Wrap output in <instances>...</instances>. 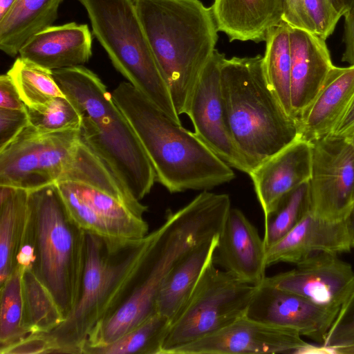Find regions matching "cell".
I'll return each instance as SVG.
<instances>
[{
	"mask_svg": "<svg viewBox=\"0 0 354 354\" xmlns=\"http://www.w3.org/2000/svg\"><path fill=\"white\" fill-rule=\"evenodd\" d=\"M85 266L77 302L64 322L46 333L31 334L35 353L81 354L93 328L111 315L132 290L150 242L109 241L86 233Z\"/></svg>",
	"mask_w": 354,
	"mask_h": 354,
	"instance_id": "obj_1",
	"label": "cell"
},
{
	"mask_svg": "<svg viewBox=\"0 0 354 354\" xmlns=\"http://www.w3.org/2000/svg\"><path fill=\"white\" fill-rule=\"evenodd\" d=\"M145 153L156 180L170 193L209 190L235 178L230 166L161 111L129 82L111 93Z\"/></svg>",
	"mask_w": 354,
	"mask_h": 354,
	"instance_id": "obj_2",
	"label": "cell"
},
{
	"mask_svg": "<svg viewBox=\"0 0 354 354\" xmlns=\"http://www.w3.org/2000/svg\"><path fill=\"white\" fill-rule=\"evenodd\" d=\"M133 2L176 111L185 114L218 38L212 8L200 0Z\"/></svg>",
	"mask_w": 354,
	"mask_h": 354,
	"instance_id": "obj_3",
	"label": "cell"
},
{
	"mask_svg": "<svg viewBox=\"0 0 354 354\" xmlns=\"http://www.w3.org/2000/svg\"><path fill=\"white\" fill-rule=\"evenodd\" d=\"M62 92L84 114L83 141L104 161L129 193L141 201L156 174L130 123L101 79L84 66L53 71Z\"/></svg>",
	"mask_w": 354,
	"mask_h": 354,
	"instance_id": "obj_4",
	"label": "cell"
},
{
	"mask_svg": "<svg viewBox=\"0 0 354 354\" xmlns=\"http://www.w3.org/2000/svg\"><path fill=\"white\" fill-rule=\"evenodd\" d=\"M80 129L42 132L28 124L0 151V185L30 191L73 181L123 199L126 188L83 141Z\"/></svg>",
	"mask_w": 354,
	"mask_h": 354,
	"instance_id": "obj_5",
	"label": "cell"
},
{
	"mask_svg": "<svg viewBox=\"0 0 354 354\" xmlns=\"http://www.w3.org/2000/svg\"><path fill=\"white\" fill-rule=\"evenodd\" d=\"M223 108L234 140L254 169L299 138L263 71V57L225 58L221 69Z\"/></svg>",
	"mask_w": 354,
	"mask_h": 354,
	"instance_id": "obj_6",
	"label": "cell"
},
{
	"mask_svg": "<svg viewBox=\"0 0 354 354\" xmlns=\"http://www.w3.org/2000/svg\"><path fill=\"white\" fill-rule=\"evenodd\" d=\"M28 192V223L35 257L32 270L66 318L80 293L86 232L69 216L56 183Z\"/></svg>",
	"mask_w": 354,
	"mask_h": 354,
	"instance_id": "obj_7",
	"label": "cell"
},
{
	"mask_svg": "<svg viewBox=\"0 0 354 354\" xmlns=\"http://www.w3.org/2000/svg\"><path fill=\"white\" fill-rule=\"evenodd\" d=\"M78 1L115 68L166 115L181 124L133 0Z\"/></svg>",
	"mask_w": 354,
	"mask_h": 354,
	"instance_id": "obj_8",
	"label": "cell"
},
{
	"mask_svg": "<svg viewBox=\"0 0 354 354\" xmlns=\"http://www.w3.org/2000/svg\"><path fill=\"white\" fill-rule=\"evenodd\" d=\"M257 287L210 263L187 303L171 323L162 354H169L246 315Z\"/></svg>",
	"mask_w": 354,
	"mask_h": 354,
	"instance_id": "obj_9",
	"label": "cell"
},
{
	"mask_svg": "<svg viewBox=\"0 0 354 354\" xmlns=\"http://www.w3.org/2000/svg\"><path fill=\"white\" fill-rule=\"evenodd\" d=\"M309 188L313 213L344 218L354 202V148L345 137L330 133L313 142Z\"/></svg>",
	"mask_w": 354,
	"mask_h": 354,
	"instance_id": "obj_10",
	"label": "cell"
},
{
	"mask_svg": "<svg viewBox=\"0 0 354 354\" xmlns=\"http://www.w3.org/2000/svg\"><path fill=\"white\" fill-rule=\"evenodd\" d=\"M225 58L224 54L214 50L196 84L185 114L203 143L232 168L249 175L254 167L238 149L223 108L221 69Z\"/></svg>",
	"mask_w": 354,
	"mask_h": 354,
	"instance_id": "obj_11",
	"label": "cell"
},
{
	"mask_svg": "<svg viewBox=\"0 0 354 354\" xmlns=\"http://www.w3.org/2000/svg\"><path fill=\"white\" fill-rule=\"evenodd\" d=\"M56 184L69 216L86 233L116 241L140 239L149 233L144 218L113 196L83 183Z\"/></svg>",
	"mask_w": 354,
	"mask_h": 354,
	"instance_id": "obj_12",
	"label": "cell"
},
{
	"mask_svg": "<svg viewBox=\"0 0 354 354\" xmlns=\"http://www.w3.org/2000/svg\"><path fill=\"white\" fill-rule=\"evenodd\" d=\"M297 333L245 315L169 354L304 353L309 345Z\"/></svg>",
	"mask_w": 354,
	"mask_h": 354,
	"instance_id": "obj_13",
	"label": "cell"
},
{
	"mask_svg": "<svg viewBox=\"0 0 354 354\" xmlns=\"http://www.w3.org/2000/svg\"><path fill=\"white\" fill-rule=\"evenodd\" d=\"M337 254L317 252L290 270L266 277L263 283L320 306L339 309L354 286V271Z\"/></svg>",
	"mask_w": 354,
	"mask_h": 354,
	"instance_id": "obj_14",
	"label": "cell"
},
{
	"mask_svg": "<svg viewBox=\"0 0 354 354\" xmlns=\"http://www.w3.org/2000/svg\"><path fill=\"white\" fill-rule=\"evenodd\" d=\"M339 310L262 282L257 287L246 316L293 330L322 345Z\"/></svg>",
	"mask_w": 354,
	"mask_h": 354,
	"instance_id": "obj_15",
	"label": "cell"
},
{
	"mask_svg": "<svg viewBox=\"0 0 354 354\" xmlns=\"http://www.w3.org/2000/svg\"><path fill=\"white\" fill-rule=\"evenodd\" d=\"M263 238L239 209L230 208L218 234L213 262L239 279L258 286L266 277Z\"/></svg>",
	"mask_w": 354,
	"mask_h": 354,
	"instance_id": "obj_16",
	"label": "cell"
},
{
	"mask_svg": "<svg viewBox=\"0 0 354 354\" xmlns=\"http://www.w3.org/2000/svg\"><path fill=\"white\" fill-rule=\"evenodd\" d=\"M313 143L298 138L257 166L249 174L266 218L289 192L309 181Z\"/></svg>",
	"mask_w": 354,
	"mask_h": 354,
	"instance_id": "obj_17",
	"label": "cell"
},
{
	"mask_svg": "<svg viewBox=\"0 0 354 354\" xmlns=\"http://www.w3.org/2000/svg\"><path fill=\"white\" fill-rule=\"evenodd\" d=\"M351 245L344 219H324L311 210L284 236L266 250V263L297 264L317 252L338 254L348 252Z\"/></svg>",
	"mask_w": 354,
	"mask_h": 354,
	"instance_id": "obj_18",
	"label": "cell"
},
{
	"mask_svg": "<svg viewBox=\"0 0 354 354\" xmlns=\"http://www.w3.org/2000/svg\"><path fill=\"white\" fill-rule=\"evenodd\" d=\"M291 52V104L297 119L321 88L334 66L326 40L289 26Z\"/></svg>",
	"mask_w": 354,
	"mask_h": 354,
	"instance_id": "obj_19",
	"label": "cell"
},
{
	"mask_svg": "<svg viewBox=\"0 0 354 354\" xmlns=\"http://www.w3.org/2000/svg\"><path fill=\"white\" fill-rule=\"evenodd\" d=\"M19 57L51 71L83 66L92 56V35L87 24L50 26L32 36Z\"/></svg>",
	"mask_w": 354,
	"mask_h": 354,
	"instance_id": "obj_20",
	"label": "cell"
},
{
	"mask_svg": "<svg viewBox=\"0 0 354 354\" xmlns=\"http://www.w3.org/2000/svg\"><path fill=\"white\" fill-rule=\"evenodd\" d=\"M354 96V64L333 66L319 92L297 123L299 138L314 142L330 134Z\"/></svg>",
	"mask_w": 354,
	"mask_h": 354,
	"instance_id": "obj_21",
	"label": "cell"
},
{
	"mask_svg": "<svg viewBox=\"0 0 354 354\" xmlns=\"http://www.w3.org/2000/svg\"><path fill=\"white\" fill-rule=\"evenodd\" d=\"M212 14L220 32L232 41H266L283 23V0H214Z\"/></svg>",
	"mask_w": 354,
	"mask_h": 354,
	"instance_id": "obj_22",
	"label": "cell"
},
{
	"mask_svg": "<svg viewBox=\"0 0 354 354\" xmlns=\"http://www.w3.org/2000/svg\"><path fill=\"white\" fill-rule=\"evenodd\" d=\"M218 234L192 249L165 280L156 300V313L171 323L187 303L204 270L213 261Z\"/></svg>",
	"mask_w": 354,
	"mask_h": 354,
	"instance_id": "obj_23",
	"label": "cell"
},
{
	"mask_svg": "<svg viewBox=\"0 0 354 354\" xmlns=\"http://www.w3.org/2000/svg\"><path fill=\"white\" fill-rule=\"evenodd\" d=\"M64 0H16L0 19V49L10 57L34 35L53 25Z\"/></svg>",
	"mask_w": 354,
	"mask_h": 354,
	"instance_id": "obj_24",
	"label": "cell"
},
{
	"mask_svg": "<svg viewBox=\"0 0 354 354\" xmlns=\"http://www.w3.org/2000/svg\"><path fill=\"white\" fill-rule=\"evenodd\" d=\"M26 189L0 185V286L17 268L28 216Z\"/></svg>",
	"mask_w": 354,
	"mask_h": 354,
	"instance_id": "obj_25",
	"label": "cell"
},
{
	"mask_svg": "<svg viewBox=\"0 0 354 354\" xmlns=\"http://www.w3.org/2000/svg\"><path fill=\"white\" fill-rule=\"evenodd\" d=\"M263 67L266 79L288 115L296 120L291 104V52L289 26L272 28L266 39Z\"/></svg>",
	"mask_w": 354,
	"mask_h": 354,
	"instance_id": "obj_26",
	"label": "cell"
},
{
	"mask_svg": "<svg viewBox=\"0 0 354 354\" xmlns=\"http://www.w3.org/2000/svg\"><path fill=\"white\" fill-rule=\"evenodd\" d=\"M22 294L24 321L30 335L49 333L64 322L51 293L30 269L23 270Z\"/></svg>",
	"mask_w": 354,
	"mask_h": 354,
	"instance_id": "obj_27",
	"label": "cell"
},
{
	"mask_svg": "<svg viewBox=\"0 0 354 354\" xmlns=\"http://www.w3.org/2000/svg\"><path fill=\"white\" fill-rule=\"evenodd\" d=\"M171 322L156 313L112 343L82 348L81 354H162Z\"/></svg>",
	"mask_w": 354,
	"mask_h": 354,
	"instance_id": "obj_28",
	"label": "cell"
},
{
	"mask_svg": "<svg viewBox=\"0 0 354 354\" xmlns=\"http://www.w3.org/2000/svg\"><path fill=\"white\" fill-rule=\"evenodd\" d=\"M22 274L17 267L0 286V354L30 335L24 321Z\"/></svg>",
	"mask_w": 354,
	"mask_h": 354,
	"instance_id": "obj_29",
	"label": "cell"
},
{
	"mask_svg": "<svg viewBox=\"0 0 354 354\" xmlns=\"http://www.w3.org/2000/svg\"><path fill=\"white\" fill-rule=\"evenodd\" d=\"M7 74L27 108L44 104L54 97L65 95L55 81L53 71L20 57Z\"/></svg>",
	"mask_w": 354,
	"mask_h": 354,
	"instance_id": "obj_30",
	"label": "cell"
},
{
	"mask_svg": "<svg viewBox=\"0 0 354 354\" xmlns=\"http://www.w3.org/2000/svg\"><path fill=\"white\" fill-rule=\"evenodd\" d=\"M311 210L309 181L293 189L279 201L264 218L263 242L266 250L291 230Z\"/></svg>",
	"mask_w": 354,
	"mask_h": 354,
	"instance_id": "obj_31",
	"label": "cell"
},
{
	"mask_svg": "<svg viewBox=\"0 0 354 354\" xmlns=\"http://www.w3.org/2000/svg\"><path fill=\"white\" fill-rule=\"evenodd\" d=\"M29 124L42 132L80 128L84 114L66 95L46 103L27 108Z\"/></svg>",
	"mask_w": 354,
	"mask_h": 354,
	"instance_id": "obj_32",
	"label": "cell"
},
{
	"mask_svg": "<svg viewBox=\"0 0 354 354\" xmlns=\"http://www.w3.org/2000/svg\"><path fill=\"white\" fill-rule=\"evenodd\" d=\"M354 344V286L341 306L322 346L330 348Z\"/></svg>",
	"mask_w": 354,
	"mask_h": 354,
	"instance_id": "obj_33",
	"label": "cell"
},
{
	"mask_svg": "<svg viewBox=\"0 0 354 354\" xmlns=\"http://www.w3.org/2000/svg\"><path fill=\"white\" fill-rule=\"evenodd\" d=\"M308 17L315 33L326 39L332 35L342 14L332 0H304Z\"/></svg>",
	"mask_w": 354,
	"mask_h": 354,
	"instance_id": "obj_34",
	"label": "cell"
},
{
	"mask_svg": "<svg viewBox=\"0 0 354 354\" xmlns=\"http://www.w3.org/2000/svg\"><path fill=\"white\" fill-rule=\"evenodd\" d=\"M29 124L27 109L0 108V151L10 144Z\"/></svg>",
	"mask_w": 354,
	"mask_h": 354,
	"instance_id": "obj_35",
	"label": "cell"
},
{
	"mask_svg": "<svg viewBox=\"0 0 354 354\" xmlns=\"http://www.w3.org/2000/svg\"><path fill=\"white\" fill-rule=\"evenodd\" d=\"M283 21L288 26L315 33L306 14L304 0H283Z\"/></svg>",
	"mask_w": 354,
	"mask_h": 354,
	"instance_id": "obj_36",
	"label": "cell"
},
{
	"mask_svg": "<svg viewBox=\"0 0 354 354\" xmlns=\"http://www.w3.org/2000/svg\"><path fill=\"white\" fill-rule=\"evenodd\" d=\"M0 108L13 110L27 109L8 74L0 76Z\"/></svg>",
	"mask_w": 354,
	"mask_h": 354,
	"instance_id": "obj_37",
	"label": "cell"
},
{
	"mask_svg": "<svg viewBox=\"0 0 354 354\" xmlns=\"http://www.w3.org/2000/svg\"><path fill=\"white\" fill-rule=\"evenodd\" d=\"M344 43L345 50L342 60L354 64V3L344 14Z\"/></svg>",
	"mask_w": 354,
	"mask_h": 354,
	"instance_id": "obj_38",
	"label": "cell"
},
{
	"mask_svg": "<svg viewBox=\"0 0 354 354\" xmlns=\"http://www.w3.org/2000/svg\"><path fill=\"white\" fill-rule=\"evenodd\" d=\"M354 130V96L342 119L332 131V134L346 136Z\"/></svg>",
	"mask_w": 354,
	"mask_h": 354,
	"instance_id": "obj_39",
	"label": "cell"
},
{
	"mask_svg": "<svg viewBox=\"0 0 354 354\" xmlns=\"http://www.w3.org/2000/svg\"><path fill=\"white\" fill-rule=\"evenodd\" d=\"M351 248L354 247V202L344 218Z\"/></svg>",
	"mask_w": 354,
	"mask_h": 354,
	"instance_id": "obj_40",
	"label": "cell"
},
{
	"mask_svg": "<svg viewBox=\"0 0 354 354\" xmlns=\"http://www.w3.org/2000/svg\"><path fill=\"white\" fill-rule=\"evenodd\" d=\"M342 16L351 8L354 0H332Z\"/></svg>",
	"mask_w": 354,
	"mask_h": 354,
	"instance_id": "obj_41",
	"label": "cell"
},
{
	"mask_svg": "<svg viewBox=\"0 0 354 354\" xmlns=\"http://www.w3.org/2000/svg\"><path fill=\"white\" fill-rule=\"evenodd\" d=\"M16 0H0V19H1L12 7Z\"/></svg>",
	"mask_w": 354,
	"mask_h": 354,
	"instance_id": "obj_42",
	"label": "cell"
},
{
	"mask_svg": "<svg viewBox=\"0 0 354 354\" xmlns=\"http://www.w3.org/2000/svg\"><path fill=\"white\" fill-rule=\"evenodd\" d=\"M333 348L334 350V353L354 354V344L346 346L335 347Z\"/></svg>",
	"mask_w": 354,
	"mask_h": 354,
	"instance_id": "obj_43",
	"label": "cell"
},
{
	"mask_svg": "<svg viewBox=\"0 0 354 354\" xmlns=\"http://www.w3.org/2000/svg\"><path fill=\"white\" fill-rule=\"evenodd\" d=\"M346 138L348 142L354 148V130L347 134L346 136H344Z\"/></svg>",
	"mask_w": 354,
	"mask_h": 354,
	"instance_id": "obj_44",
	"label": "cell"
}]
</instances>
